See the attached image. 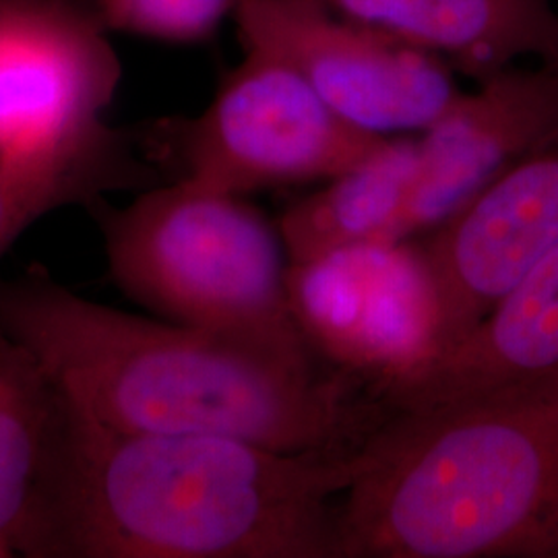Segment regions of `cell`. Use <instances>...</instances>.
I'll return each instance as SVG.
<instances>
[{"label": "cell", "mask_w": 558, "mask_h": 558, "mask_svg": "<svg viewBox=\"0 0 558 558\" xmlns=\"http://www.w3.org/2000/svg\"><path fill=\"white\" fill-rule=\"evenodd\" d=\"M156 168L141 160L131 135L104 120L92 129L0 158V257L44 216L92 205L112 191L154 186Z\"/></svg>", "instance_id": "cell-14"}, {"label": "cell", "mask_w": 558, "mask_h": 558, "mask_svg": "<svg viewBox=\"0 0 558 558\" xmlns=\"http://www.w3.org/2000/svg\"><path fill=\"white\" fill-rule=\"evenodd\" d=\"M288 300L311 350L375 396L440 352V292L422 240L364 242L288 263Z\"/></svg>", "instance_id": "cell-6"}, {"label": "cell", "mask_w": 558, "mask_h": 558, "mask_svg": "<svg viewBox=\"0 0 558 558\" xmlns=\"http://www.w3.org/2000/svg\"><path fill=\"white\" fill-rule=\"evenodd\" d=\"M108 32L161 41L209 40L236 0H89Z\"/></svg>", "instance_id": "cell-16"}, {"label": "cell", "mask_w": 558, "mask_h": 558, "mask_svg": "<svg viewBox=\"0 0 558 558\" xmlns=\"http://www.w3.org/2000/svg\"><path fill=\"white\" fill-rule=\"evenodd\" d=\"M57 387L0 325V558L13 557L60 418Z\"/></svg>", "instance_id": "cell-15"}, {"label": "cell", "mask_w": 558, "mask_h": 558, "mask_svg": "<svg viewBox=\"0 0 558 558\" xmlns=\"http://www.w3.org/2000/svg\"><path fill=\"white\" fill-rule=\"evenodd\" d=\"M418 170V135L385 137L366 158L283 211L278 228L288 263L364 242H393Z\"/></svg>", "instance_id": "cell-13"}, {"label": "cell", "mask_w": 558, "mask_h": 558, "mask_svg": "<svg viewBox=\"0 0 558 558\" xmlns=\"http://www.w3.org/2000/svg\"><path fill=\"white\" fill-rule=\"evenodd\" d=\"M110 276L156 317L313 366L288 300L278 223L240 195L174 180L126 207L89 205Z\"/></svg>", "instance_id": "cell-4"}, {"label": "cell", "mask_w": 558, "mask_h": 558, "mask_svg": "<svg viewBox=\"0 0 558 558\" xmlns=\"http://www.w3.org/2000/svg\"><path fill=\"white\" fill-rule=\"evenodd\" d=\"M383 140L341 119L276 54L244 48L199 117L161 120L143 151L174 180L244 197L333 179Z\"/></svg>", "instance_id": "cell-5"}, {"label": "cell", "mask_w": 558, "mask_h": 558, "mask_svg": "<svg viewBox=\"0 0 558 558\" xmlns=\"http://www.w3.org/2000/svg\"><path fill=\"white\" fill-rule=\"evenodd\" d=\"M553 371H558V246L476 327L380 399L391 410H424Z\"/></svg>", "instance_id": "cell-11"}, {"label": "cell", "mask_w": 558, "mask_h": 558, "mask_svg": "<svg viewBox=\"0 0 558 558\" xmlns=\"http://www.w3.org/2000/svg\"><path fill=\"white\" fill-rule=\"evenodd\" d=\"M338 525L341 558H558V371L391 410Z\"/></svg>", "instance_id": "cell-3"}, {"label": "cell", "mask_w": 558, "mask_h": 558, "mask_svg": "<svg viewBox=\"0 0 558 558\" xmlns=\"http://www.w3.org/2000/svg\"><path fill=\"white\" fill-rule=\"evenodd\" d=\"M232 17L242 48L276 54L366 133H422L461 96L449 64L317 0H236Z\"/></svg>", "instance_id": "cell-7"}, {"label": "cell", "mask_w": 558, "mask_h": 558, "mask_svg": "<svg viewBox=\"0 0 558 558\" xmlns=\"http://www.w3.org/2000/svg\"><path fill=\"white\" fill-rule=\"evenodd\" d=\"M440 292V352L558 246V133L422 239Z\"/></svg>", "instance_id": "cell-9"}, {"label": "cell", "mask_w": 558, "mask_h": 558, "mask_svg": "<svg viewBox=\"0 0 558 558\" xmlns=\"http://www.w3.org/2000/svg\"><path fill=\"white\" fill-rule=\"evenodd\" d=\"M0 325L85 418L137 435H216L278 451L356 449L391 410L348 373L83 299L40 265L0 279Z\"/></svg>", "instance_id": "cell-2"}, {"label": "cell", "mask_w": 558, "mask_h": 558, "mask_svg": "<svg viewBox=\"0 0 558 558\" xmlns=\"http://www.w3.org/2000/svg\"><path fill=\"white\" fill-rule=\"evenodd\" d=\"M558 133V69L509 66L418 133L420 170L396 240L428 234Z\"/></svg>", "instance_id": "cell-10"}, {"label": "cell", "mask_w": 558, "mask_h": 558, "mask_svg": "<svg viewBox=\"0 0 558 558\" xmlns=\"http://www.w3.org/2000/svg\"><path fill=\"white\" fill-rule=\"evenodd\" d=\"M359 472L360 447L120 433L62 399L15 555L341 558L338 500Z\"/></svg>", "instance_id": "cell-1"}, {"label": "cell", "mask_w": 558, "mask_h": 558, "mask_svg": "<svg viewBox=\"0 0 558 558\" xmlns=\"http://www.w3.org/2000/svg\"><path fill=\"white\" fill-rule=\"evenodd\" d=\"M89 0H0V158L101 122L120 60Z\"/></svg>", "instance_id": "cell-8"}, {"label": "cell", "mask_w": 558, "mask_h": 558, "mask_svg": "<svg viewBox=\"0 0 558 558\" xmlns=\"http://www.w3.org/2000/svg\"><path fill=\"white\" fill-rule=\"evenodd\" d=\"M341 17L484 81L536 57L558 69L555 0H317Z\"/></svg>", "instance_id": "cell-12"}]
</instances>
